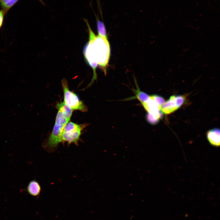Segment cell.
<instances>
[{
  "mask_svg": "<svg viewBox=\"0 0 220 220\" xmlns=\"http://www.w3.org/2000/svg\"><path fill=\"white\" fill-rule=\"evenodd\" d=\"M86 126V124H78L71 122H68L63 129L61 142L64 145L65 142L68 145L73 143L78 146L82 131Z\"/></svg>",
  "mask_w": 220,
  "mask_h": 220,
  "instance_id": "obj_3",
  "label": "cell"
},
{
  "mask_svg": "<svg viewBox=\"0 0 220 220\" xmlns=\"http://www.w3.org/2000/svg\"><path fill=\"white\" fill-rule=\"evenodd\" d=\"M175 99L177 106L179 108L183 104L185 101V97L183 96L176 95L175 96Z\"/></svg>",
  "mask_w": 220,
  "mask_h": 220,
  "instance_id": "obj_14",
  "label": "cell"
},
{
  "mask_svg": "<svg viewBox=\"0 0 220 220\" xmlns=\"http://www.w3.org/2000/svg\"><path fill=\"white\" fill-rule=\"evenodd\" d=\"M96 24L98 35L105 38H108L106 31L104 22L96 17Z\"/></svg>",
  "mask_w": 220,
  "mask_h": 220,
  "instance_id": "obj_10",
  "label": "cell"
},
{
  "mask_svg": "<svg viewBox=\"0 0 220 220\" xmlns=\"http://www.w3.org/2000/svg\"><path fill=\"white\" fill-rule=\"evenodd\" d=\"M69 121L64 114L58 110L52 131L42 144V147L46 152L52 153L57 150L59 144L61 142V135L64 127Z\"/></svg>",
  "mask_w": 220,
  "mask_h": 220,
  "instance_id": "obj_2",
  "label": "cell"
},
{
  "mask_svg": "<svg viewBox=\"0 0 220 220\" xmlns=\"http://www.w3.org/2000/svg\"><path fill=\"white\" fill-rule=\"evenodd\" d=\"M178 109L176 104L175 95L171 96L168 100L160 106L161 111L166 114H170Z\"/></svg>",
  "mask_w": 220,
  "mask_h": 220,
  "instance_id": "obj_5",
  "label": "cell"
},
{
  "mask_svg": "<svg viewBox=\"0 0 220 220\" xmlns=\"http://www.w3.org/2000/svg\"><path fill=\"white\" fill-rule=\"evenodd\" d=\"M57 108L65 116V117L70 120L72 112V110L66 105L63 101L57 104Z\"/></svg>",
  "mask_w": 220,
  "mask_h": 220,
  "instance_id": "obj_9",
  "label": "cell"
},
{
  "mask_svg": "<svg viewBox=\"0 0 220 220\" xmlns=\"http://www.w3.org/2000/svg\"><path fill=\"white\" fill-rule=\"evenodd\" d=\"M18 0H0V3L3 9L7 11L13 6Z\"/></svg>",
  "mask_w": 220,
  "mask_h": 220,
  "instance_id": "obj_11",
  "label": "cell"
},
{
  "mask_svg": "<svg viewBox=\"0 0 220 220\" xmlns=\"http://www.w3.org/2000/svg\"><path fill=\"white\" fill-rule=\"evenodd\" d=\"M134 81L137 87V89H134L133 90L135 93V96L129 98V100L137 98L140 101L141 103L147 101L149 98V95L144 92L140 90L137 83L136 80Z\"/></svg>",
  "mask_w": 220,
  "mask_h": 220,
  "instance_id": "obj_8",
  "label": "cell"
},
{
  "mask_svg": "<svg viewBox=\"0 0 220 220\" xmlns=\"http://www.w3.org/2000/svg\"><path fill=\"white\" fill-rule=\"evenodd\" d=\"M61 83L64 92V103L72 110H78L82 112L86 111L87 107L79 100L75 93L69 90L67 82L65 78L62 80Z\"/></svg>",
  "mask_w": 220,
  "mask_h": 220,
  "instance_id": "obj_4",
  "label": "cell"
},
{
  "mask_svg": "<svg viewBox=\"0 0 220 220\" xmlns=\"http://www.w3.org/2000/svg\"><path fill=\"white\" fill-rule=\"evenodd\" d=\"M149 98L160 106L165 102L163 98L159 95H152L149 96Z\"/></svg>",
  "mask_w": 220,
  "mask_h": 220,
  "instance_id": "obj_12",
  "label": "cell"
},
{
  "mask_svg": "<svg viewBox=\"0 0 220 220\" xmlns=\"http://www.w3.org/2000/svg\"><path fill=\"white\" fill-rule=\"evenodd\" d=\"M147 121L152 125H155L158 123L160 120L152 114L148 113L146 115Z\"/></svg>",
  "mask_w": 220,
  "mask_h": 220,
  "instance_id": "obj_13",
  "label": "cell"
},
{
  "mask_svg": "<svg viewBox=\"0 0 220 220\" xmlns=\"http://www.w3.org/2000/svg\"><path fill=\"white\" fill-rule=\"evenodd\" d=\"M4 17V13L2 11L0 10V29L3 24Z\"/></svg>",
  "mask_w": 220,
  "mask_h": 220,
  "instance_id": "obj_15",
  "label": "cell"
},
{
  "mask_svg": "<svg viewBox=\"0 0 220 220\" xmlns=\"http://www.w3.org/2000/svg\"><path fill=\"white\" fill-rule=\"evenodd\" d=\"M206 136L208 141L211 145L215 147H219L220 143V130L215 128L209 130Z\"/></svg>",
  "mask_w": 220,
  "mask_h": 220,
  "instance_id": "obj_6",
  "label": "cell"
},
{
  "mask_svg": "<svg viewBox=\"0 0 220 220\" xmlns=\"http://www.w3.org/2000/svg\"><path fill=\"white\" fill-rule=\"evenodd\" d=\"M88 28L89 40L83 48V53L86 61L92 64H97L107 74L110 56V47L108 39L96 35L86 19H84Z\"/></svg>",
  "mask_w": 220,
  "mask_h": 220,
  "instance_id": "obj_1",
  "label": "cell"
},
{
  "mask_svg": "<svg viewBox=\"0 0 220 220\" xmlns=\"http://www.w3.org/2000/svg\"><path fill=\"white\" fill-rule=\"evenodd\" d=\"M27 191L30 195L36 196H38L41 191V187L39 183L35 180L31 181L27 187Z\"/></svg>",
  "mask_w": 220,
  "mask_h": 220,
  "instance_id": "obj_7",
  "label": "cell"
}]
</instances>
